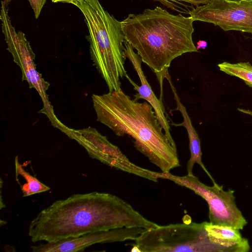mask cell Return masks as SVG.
Here are the masks:
<instances>
[{
  "label": "cell",
  "instance_id": "5b68a950",
  "mask_svg": "<svg viewBox=\"0 0 252 252\" xmlns=\"http://www.w3.org/2000/svg\"><path fill=\"white\" fill-rule=\"evenodd\" d=\"M134 241L140 252H224L210 240L205 221L159 225L145 229Z\"/></svg>",
  "mask_w": 252,
  "mask_h": 252
},
{
  "label": "cell",
  "instance_id": "3957f363",
  "mask_svg": "<svg viewBox=\"0 0 252 252\" xmlns=\"http://www.w3.org/2000/svg\"><path fill=\"white\" fill-rule=\"evenodd\" d=\"M193 22L190 16L173 15L159 6L130 14L121 21L126 41L156 73L161 95L172 61L184 54L198 52L192 40Z\"/></svg>",
  "mask_w": 252,
  "mask_h": 252
},
{
  "label": "cell",
  "instance_id": "ffe728a7",
  "mask_svg": "<svg viewBox=\"0 0 252 252\" xmlns=\"http://www.w3.org/2000/svg\"><path fill=\"white\" fill-rule=\"evenodd\" d=\"M227 1H230V2H240L243 0H224Z\"/></svg>",
  "mask_w": 252,
  "mask_h": 252
},
{
  "label": "cell",
  "instance_id": "7a4b0ae2",
  "mask_svg": "<svg viewBox=\"0 0 252 252\" xmlns=\"http://www.w3.org/2000/svg\"><path fill=\"white\" fill-rule=\"evenodd\" d=\"M97 121L118 136L128 135L134 147L163 173L180 166L177 149L171 144L152 106L132 99L122 90L93 94Z\"/></svg>",
  "mask_w": 252,
  "mask_h": 252
},
{
  "label": "cell",
  "instance_id": "30bf717a",
  "mask_svg": "<svg viewBox=\"0 0 252 252\" xmlns=\"http://www.w3.org/2000/svg\"><path fill=\"white\" fill-rule=\"evenodd\" d=\"M146 229L122 228L90 233L75 238L32 246L33 252H77L94 244L134 241Z\"/></svg>",
  "mask_w": 252,
  "mask_h": 252
},
{
  "label": "cell",
  "instance_id": "e0dca14e",
  "mask_svg": "<svg viewBox=\"0 0 252 252\" xmlns=\"http://www.w3.org/2000/svg\"><path fill=\"white\" fill-rule=\"evenodd\" d=\"M30 5L32 8L34 16L36 19H37L41 11L46 3V0H28Z\"/></svg>",
  "mask_w": 252,
  "mask_h": 252
},
{
  "label": "cell",
  "instance_id": "9c48e42d",
  "mask_svg": "<svg viewBox=\"0 0 252 252\" xmlns=\"http://www.w3.org/2000/svg\"><path fill=\"white\" fill-rule=\"evenodd\" d=\"M193 21L212 23L224 31L252 33V0L230 2L211 0L189 12Z\"/></svg>",
  "mask_w": 252,
  "mask_h": 252
},
{
  "label": "cell",
  "instance_id": "5bb4252c",
  "mask_svg": "<svg viewBox=\"0 0 252 252\" xmlns=\"http://www.w3.org/2000/svg\"><path fill=\"white\" fill-rule=\"evenodd\" d=\"M15 177L21 176L26 181L24 185L20 186L23 197L45 192L50 189V187L25 170L23 165L19 163L18 156L15 158Z\"/></svg>",
  "mask_w": 252,
  "mask_h": 252
},
{
  "label": "cell",
  "instance_id": "ac0fdd59",
  "mask_svg": "<svg viewBox=\"0 0 252 252\" xmlns=\"http://www.w3.org/2000/svg\"><path fill=\"white\" fill-rule=\"evenodd\" d=\"M207 46V43L204 40H199L197 42V45L196 46V49L198 50L200 49H205Z\"/></svg>",
  "mask_w": 252,
  "mask_h": 252
},
{
  "label": "cell",
  "instance_id": "d6986e66",
  "mask_svg": "<svg viewBox=\"0 0 252 252\" xmlns=\"http://www.w3.org/2000/svg\"><path fill=\"white\" fill-rule=\"evenodd\" d=\"M53 2H67L69 3H71L72 2L79 0H51Z\"/></svg>",
  "mask_w": 252,
  "mask_h": 252
},
{
  "label": "cell",
  "instance_id": "2e32d148",
  "mask_svg": "<svg viewBox=\"0 0 252 252\" xmlns=\"http://www.w3.org/2000/svg\"><path fill=\"white\" fill-rule=\"evenodd\" d=\"M158 1H160L162 3L166 5L168 7L175 9L174 8L173 6H175L176 7H178L177 5L173 4L172 2H175L177 4H180L181 5H183L185 6H187L186 5L183 4L182 2H185L187 3H189L192 5H195L196 6H199L200 4H207L209 3L211 0H155Z\"/></svg>",
  "mask_w": 252,
  "mask_h": 252
},
{
  "label": "cell",
  "instance_id": "277c9868",
  "mask_svg": "<svg viewBox=\"0 0 252 252\" xmlns=\"http://www.w3.org/2000/svg\"><path fill=\"white\" fill-rule=\"evenodd\" d=\"M82 13L87 26L91 60L109 92L120 91L121 79L128 75L125 67L126 42L121 22L104 9L99 0L72 2Z\"/></svg>",
  "mask_w": 252,
  "mask_h": 252
},
{
  "label": "cell",
  "instance_id": "7c38bea8",
  "mask_svg": "<svg viewBox=\"0 0 252 252\" xmlns=\"http://www.w3.org/2000/svg\"><path fill=\"white\" fill-rule=\"evenodd\" d=\"M165 78L169 82L174 95V99L176 103L177 107L174 110L179 111L183 118V121L182 123L178 124L173 123L172 125L175 126H182L185 127L188 134L190 157L187 165V174H193L192 170L193 166L195 163H197L209 176L213 183H215V182L214 180L205 167L202 161V152L200 140L198 135L192 124L190 118L187 112L186 107L180 100V98L177 94L176 88L172 83L168 72L166 74Z\"/></svg>",
  "mask_w": 252,
  "mask_h": 252
},
{
  "label": "cell",
  "instance_id": "52a82bcc",
  "mask_svg": "<svg viewBox=\"0 0 252 252\" xmlns=\"http://www.w3.org/2000/svg\"><path fill=\"white\" fill-rule=\"evenodd\" d=\"M160 179L171 180L178 185L192 190L203 198L209 206V218L213 224L227 226L242 230L248 223L237 207L234 191L224 190L216 183L208 186L199 181L193 174L176 176L170 172L160 173Z\"/></svg>",
  "mask_w": 252,
  "mask_h": 252
},
{
  "label": "cell",
  "instance_id": "8992f818",
  "mask_svg": "<svg viewBox=\"0 0 252 252\" xmlns=\"http://www.w3.org/2000/svg\"><path fill=\"white\" fill-rule=\"evenodd\" d=\"M10 1H1L0 16L7 50L11 54L14 62L21 69L22 80L27 82L31 89L36 90L40 96L43 104L39 113L45 114L54 127L64 132L67 127L57 118L47 94L50 84L37 71L34 63L35 55L24 33L21 31L16 32L11 24L8 12Z\"/></svg>",
  "mask_w": 252,
  "mask_h": 252
},
{
  "label": "cell",
  "instance_id": "4fadbf2b",
  "mask_svg": "<svg viewBox=\"0 0 252 252\" xmlns=\"http://www.w3.org/2000/svg\"><path fill=\"white\" fill-rule=\"evenodd\" d=\"M210 240L221 247L224 252H247L250 249L249 241L242 236L239 230L232 227L216 225L205 221Z\"/></svg>",
  "mask_w": 252,
  "mask_h": 252
},
{
  "label": "cell",
  "instance_id": "9a60e30c",
  "mask_svg": "<svg viewBox=\"0 0 252 252\" xmlns=\"http://www.w3.org/2000/svg\"><path fill=\"white\" fill-rule=\"evenodd\" d=\"M218 66L220 71L243 80L247 85L252 88V64L249 62H223L219 63Z\"/></svg>",
  "mask_w": 252,
  "mask_h": 252
},
{
  "label": "cell",
  "instance_id": "6da1fadb",
  "mask_svg": "<svg viewBox=\"0 0 252 252\" xmlns=\"http://www.w3.org/2000/svg\"><path fill=\"white\" fill-rule=\"evenodd\" d=\"M158 226L119 197L93 191L52 203L31 220L28 235L33 243H52L114 229Z\"/></svg>",
  "mask_w": 252,
  "mask_h": 252
},
{
  "label": "cell",
  "instance_id": "8fae6325",
  "mask_svg": "<svg viewBox=\"0 0 252 252\" xmlns=\"http://www.w3.org/2000/svg\"><path fill=\"white\" fill-rule=\"evenodd\" d=\"M124 45L126 56L132 63L141 82V85L138 86L128 75L126 77L137 92L134 95V99L138 101L139 99H143L152 106L165 135L172 145L176 148L175 142L170 132V127L162 100L157 98L149 84L142 68V62L140 57L134 52V49L127 41H126L124 43Z\"/></svg>",
  "mask_w": 252,
  "mask_h": 252
},
{
  "label": "cell",
  "instance_id": "ba28073f",
  "mask_svg": "<svg viewBox=\"0 0 252 252\" xmlns=\"http://www.w3.org/2000/svg\"><path fill=\"white\" fill-rule=\"evenodd\" d=\"M65 134L83 147L90 157L104 164L153 182H157L160 179V173L134 164L117 146L94 127L89 126L81 129L69 128Z\"/></svg>",
  "mask_w": 252,
  "mask_h": 252
}]
</instances>
